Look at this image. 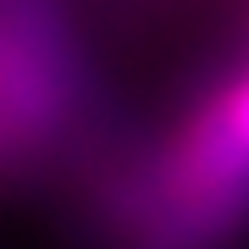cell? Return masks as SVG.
Instances as JSON below:
<instances>
[{"mask_svg":"<svg viewBox=\"0 0 249 249\" xmlns=\"http://www.w3.org/2000/svg\"><path fill=\"white\" fill-rule=\"evenodd\" d=\"M178 183L194 199H232L249 188V72L194 116L178 144Z\"/></svg>","mask_w":249,"mask_h":249,"instance_id":"1","label":"cell"}]
</instances>
